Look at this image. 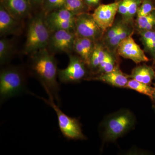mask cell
I'll use <instances>...</instances> for the list:
<instances>
[{
  "label": "cell",
  "instance_id": "d6986e66",
  "mask_svg": "<svg viewBox=\"0 0 155 155\" xmlns=\"http://www.w3.org/2000/svg\"><path fill=\"white\" fill-rule=\"evenodd\" d=\"M137 23L140 29L144 31L151 30L155 25V13L152 12L146 16L137 17Z\"/></svg>",
  "mask_w": 155,
  "mask_h": 155
},
{
  "label": "cell",
  "instance_id": "f546056e",
  "mask_svg": "<svg viewBox=\"0 0 155 155\" xmlns=\"http://www.w3.org/2000/svg\"><path fill=\"white\" fill-rule=\"evenodd\" d=\"M45 0H30L31 3L35 5H42Z\"/></svg>",
  "mask_w": 155,
  "mask_h": 155
},
{
  "label": "cell",
  "instance_id": "e0dca14e",
  "mask_svg": "<svg viewBox=\"0 0 155 155\" xmlns=\"http://www.w3.org/2000/svg\"><path fill=\"white\" fill-rule=\"evenodd\" d=\"M106 52L100 45H95L94 50L92 53L89 66L92 69L99 68L100 64L105 56Z\"/></svg>",
  "mask_w": 155,
  "mask_h": 155
},
{
  "label": "cell",
  "instance_id": "ffe728a7",
  "mask_svg": "<svg viewBox=\"0 0 155 155\" xmlns=\"http://www.w3.org/2000/svg\"><path fill=\"white\" fill-rule=\"evenodd\" d=\"M66 0H45L43 3V11L48 14L65 7Z\"/></svg>",
  "mask_w": 155,
  "mask_h": 155
},
{
  "label": "cell",
  "instance_id": "7402d4cb",
  "mask_svg": "<svg viewBox=\"0 0 155 155\" xmlns=\"http://www.w3.org/2000/svg\"><path fill=\"white\" fill-rule=\"evenodd\" d=\"M114 61L112 56L106 52L105 56L99 67V71L103 73L110 72L114 69Z\"/></svg>",
  "mask_w": 155,
  "mask_h": 155
},
{
  "label": "cell",
  "instance_id": "5b68a950",
  "mask_svg": "<svg viewBox=\"0 0 155 155\" xmlns=\"http://www.w3.org/2000/svg\"><path fill=\"white\" fill-rule=\"evenodd\" d=\"M134 119L129 111H123L108 119L105 128L104 136L108 140H114L123 135L133 126Z\"/></svg>",
  "mask_w": 155,
  "mask_h": 155
},
{
  "label": "cell",
  "instance_id": "6da1fadb",
  "mask_svg": "<svg viewBox=\"0 0 155 155\" xmlns=\"http://www.w3.org/2000/svg\"><path fill=\"white\" fill-rule=\"evenodd\" d=\"M30 56L29 68L31 75L41 84L49 99L60 104V87L57 80L58 64L54 54L45 48L37 51Z\"/></svg>",
  "mask_w": 155,
  "mask_h": 155
},
{
  "label": "cell",
  "instance_id": "cb8c5ba5",
  "mask_svg": "<svg viewBox=\"0 0 155 155\" xmlns=\"http://www.w3.org/2000/svg\"><path fill=\"white\" fill-rule=\"evenodd\" d=\"M128 36L127 31L126 30V28L122 26L116 36L109 40V43L112 46H117L120 42Z\"/></svg>",
  "mask_w": 155,
  "mask_h": 155
},
{
  "label": "cell",
  "instance_id": "8fae6325",
  "mask_svg": "<svg viewBox=\"0 0 155 155\" xmlns=\"http://www.w3.org/2000/svg\"><path fill=\"white\" fill-rule=\"evenodd\" d=\"M20 22L14 18L2 4L0 5V35L5 37L10 35H18L21 32Z\"/></svg>",
  "mask_w": 155,
  "mask_h": 155
},
{
  "label": "cell",
  "instance_id": "2e32d148",
  "mask_svg": "<svg viewBox=\"0 0 155 155\" xmlns=\"http://www.w3.org/2000/svg\"><path fill=\"white\" fill-rule=\"evenodd\" d=\"M125 88L133 90L142 94L147 96L153 99L154 88L151 86L150 84H146L131 79L128 80Z\"/></svg>",
  "mask_w": 155,
  "mask_h": 155
},
{
  "label": "cell",
  "instance_id": "ba28073f",
  "mask_svg": "<svg viewBox=\"0 0 155 155\" xmlns=\"http://www.w3.org/2000/svg\"><path fill=\"white\" fill-rule=\"evenodd\" d=\"M69 63L64 69H58V78L63 83L77 82L84 77L86 74L85 63L81 58L69 54Z\"/></svg>",
  "mask_w": 155,
  "mask_h": 155
},
{
  "label": "cell",
  "instance_id": "277c9868",
  "mask_svg": "<svg viewBox=\"0 0 155 155\" xmlns=\"http://www.w3.org/2000/svg\"><path fill=\"white\" fill-rule=\"evenodd\" d=\"M38 97V96H37ZM55 111L58 117V125L64 137L70 140H83L85 139L81 130L80 123L75 118L69 117L64 114L54 102V100H48L40 97Z\"/></svg>",
  "mask_w": 155,
  "mask_h": 155
},
{
  "label": "cell",
  "instance_id": "4fadbf2b",
  "mask_svg": "<svg viewBox=\"0 0 155 155\" xmlns=\"http://www.w3.org/2000/svg\"><path fill=\"white\" fill-rule=\"evenodd\" d=\"M94 79L101 81L116 87L124 88L128 81V77L118 67H114L110 72L102 73Z\"/></svg>",
  "mask_w": 155,
  "mask_h": 155
},
{
  "label": "cell",
  "instance_id": "5bb4252c",
  "mask_svg": "<svg viewBox=\"0 0 155 155\" xmlns=\"http://www.w3.org/2000/svg\"><path fill=\"white\" fill-rule=\"evenodd\" d=\"M129 77L140 82L150 84L155 78V73L150 67L143 65L134 68Z\"/></svg>",
  "mask_w": 155,
  "mask_h": 155
},
{
  "label": "cell",
  "instance_id": "d4e9b609",
  "mask_svg": "<svg viewBox=\"0 0 155 155\" xmlns=\"http://www.w3.org/2000/svg\"><path fill=\"white\" fill-rule=\"evenodd\" d=\"M139 3L140 0H129L127 16L132 17L135 15L138 10L137 8Z\"/></svg>",
  "mask_w": 155,
  "mask_h": 155
},
{
  "label": "cell",
  "instance_id": "4316f807",
  "mask_svg": "<svg viewBox=\"0 0 155 155\" xmlns=\"http://www.w3.org/2000/svg\"><path fill=\"white\" fill-rule=\"evenodd\" d=\"M144 44L152 53L153 54L155 53V32Z\"/></svg>",
  "mask_w": 155,
  "mask_h": 155
},
{
  "label": "cell",
  "instance_id": "8992f818",
  "mask_svg": "<svg viewBox=\"0 0 155 155\" xmlns=\"http://www.w3.org/2000/svg\"><path fill=\"white\" fill-rule=\"evenodd\" d=\"M76 35L75 32L60 30L51 32L47 48L54 54L56 53L70 54L73 50V45Z\"/></svg>",
  "mask_w": 155,
  "mask_h": 155
},
{
  "label": "cell",
  "instance_id": "484cf974",
  "mask_svg": "<svg viewBox=\"0 0 155 155\" xmlns=\"http://www.w3.org/2000/svg\"><path fill=\"white\" fill-rule=\"evenodd\" d=\"M128 5L129 0H122L119 4L118 11L122 15L127 16Z\"/></svg>",
  "mask_w": 155,
  "mask_h": 155
},
{
  "label": "cell",
  "instance_id": "83f0119b",
  "mask_svg": "<svg viewBox=\"0 0 155 155\" xmlns=\"http://www.w3.org/2000/svg\"><path fill=\"white\" fill-rule=\"evenodd\" d=\"M122 26V25H119L115 26L114 28H111L110 30L109 31L107 35V39H110L113 38L114 36H116V35L119 32V31L121 29Z\"/></svg>",
  "mask_w": 155,
  "mask_h": 155
},
{
  "label": "cell",
  "instance_id": "ac0fdd59",
  "mask_svg": "<svg viewBox=\"0 0 155 155\" xmlns=\"http://www.w3.org/2000/svg\"><path fill=\"white\" fill-rule=\"evenodd\" d=\"M73 51L80 56L81 59L86 65H89L91 56L88 54L84 45L82 43L79 37L76 35L73 45Z\"/></svg>",
  "mask_w": 155,
  "mask_h": 155
},
{
  "label": "cell",
  "instance_id": "3957f363",
  "mask_svg": "<svg viewBox=\"0 0 155 155\" xmlns=\"http://www.w3.org/2000/svg\"><path fill=\"white\" fill-rule=\"evenodd\" d=\"M26 79L23 70L19 67L3 68L0 72L1 102L26 91Z\"/></svg>",
  "mask_w": 155,
  "mask_h": 155
},
{
  "label": "cell",
  "instance_id": "52a82bcc",
  "mask_svg": "<svg viewBox=\"0 0 155 155\" xmlns=\"http://www.w3.org/2000/svg\"><path fill=\"white\" fill-rule=\"evenodd\" d=\"M75 25L76 35L89 38L94 41L98 39L103 31L92 14L84 12L76 15Z\"/></svg>",
  "mask_w": 155,
  "mask_h": 155
},
{
  "label": "cell",
  "instance_id": "44dd1931",
  "mask_svg": "<svg viewBox=\"0 0 155 155\" xmlns=\"http://www.w3.org/2000/svg\"><path fill=\"white\" fill-rule=\"evenodd\" d=\"M84 8L85 6L83 0H66L64 7L75 16L83 13Z\"/></svg>",
  "mask_w": 155,
  "mask_h": 155
},
{
  "label": "cell",
  "instance_id": "603a6c76",
  "mask_svg": "<svg viewBox=\"0 0 155 155\" xmlns=\"http://www.w3.org/2000/svg\"><path fill=\"white\" fill-rule=\"evenodd\" d=\"M154 10L152 3L150 0H144L140 8L137 10V17L146 16Z\"/></svg>",
  "mask_w": 155,
  "mask_h": 155
},
{
  "label": "cell",
  "instance_id": "f1b7e54d",
  "mask_svg": "<svg viewBox=\"0 0 155 155\" xmlns=\"http://www.w3.org/2000/svg\"><path fill=\"white\" fill-rule=\"evenodd\" d=\"M87 5L90 6L97 5L100 2L101 0H84Z\"/></svg>",
  "mask_w": 155,
  "mask_h": 155
},
{
  "label": "cell",
  "instance_id": "9c48e42d",
  "mask_svg": "<svg viewBox=\"0 0 155 155\" xmlns=\"http://www.w3.org/2000/svg\"><path fill=\"white\" fill-rule=\"evenodd\" d=\"M117 51L122 58L130 59L137 64L149 61L143 50L130 35L119 43L117 46Z\"/></svg>",
  "mask_w": 155,
  "mask_h": 155
},
{
  "label": "cell",
  "instance_id": "7a4b0ae2",
  "mask_svg": "<svg viewBox=\"0 0 155 155\" xmlns=\"http://www.w3.org/2000/svg\"><path fill=\"white\" fill-rule=\"evenodd\" d=\"M51 32L46 22L43 11L31 19L28 25L24 53L31 55L37 51L47 48Z\"/></svg>",
  "mask_w": 155,
  "mask_h": 155
},
{
  "label": "cell",
  "instance_id": "9a60e30c",
  "mask_svg": "<svg viewBox=\"0 0 155 155\" xmlns=\"http://www.w3.org/2000/svg\"><path fill=\"white\" fill-rule=\"evenodd\" d=\"M15 52L12 40L3 37L0 40V64L1 66L8 64Z\"/></svg>",
  "mask_w": 155,
  "mask_h": 155
},
{
  "label": "cell",
  "instance_id": "7c38bea8",
  "mask_svg": "<svg viewBox=\"0 0 155 155\" xmlns=\"http://www.w3.org/2000/svg\"><path fill=\"white\" fill-rule=\"evenodd\" d=\"M14 18L21 21L31 14L30 0H2L1 3Z\"/></svg>",
  "mask_w": 155,
  "mask_h": 155
},
{
  "label": "cell",
  "instance_id": "30bf717a",
  "mask_svg": "<svg viewBox=\"0 0 155 155\" xmlns=\"http://www.w3.org/2000/svg\"><path fill=\"white\" fill-rule=\"evenodd\" d=\"M120 2L99 6L92 14L93 18L103 31L113 25Z\"/></svg>",
  "mask_w": 155,
  "mask_h": 155
},
{
  "label": "cell",
  "instance_id": "4dcf8cb0",
  "mask_svg": "<svg viewBox=\"0 0 155 155\" xmlns=\"http://www.w3.org/2000/svg\"><path fill=\"white\" fill-rule=\"evenodd\" d=\"M154 91L153 95V100H154L155 101V87H154Z\"/></svg>",
  "mask_w": 155,
  "mask_h": 155
}]
</instances>
